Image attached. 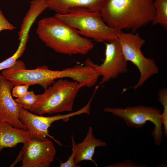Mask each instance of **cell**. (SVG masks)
<instances>
[{"instance_id": "cell-11", "label": "cell", "mask_w": 167, "mask_h": 167, "mask_svg": "<svg viewBox=\"0 0 167 167\" xmlns=\"http://www.w3.org/2000/svg\"><path fill=\"white\" fill-rule=\"evenodd\" d=\"M14 84L0 74V121H5L17 128L28 131L19 119L21 107L13 98Z\"/></svg>"}, {"instance_id": "cell-9", "label": "cell", "mask_w": 167, "mask_h": 167, "mask_svg": "<svg viewBox=\"0 0 167 167\" xmlns=\"http://www.w3.org/2000/svg\"><path fill=\"white\" fill-rule=\"evenodd\" d=\"M104 43L105 46V58L101 64L98 65L95 64L88 58L84 62V64L94 68L102 76L99 86L110 79L117 78L120 74L127 71V62L124 58L117 39Z\"/></svg>"}, {"instance_id": "cell-15", "label": "cell", "mask_w": 167, "mask_h": 167, "mask_svg": "<svg viewBox=\"0 0 167 167\" xmlns=\"http://www.w3.org/2000/svg\"><path fill=\"white\" fill-rule=\"evenodd\" d=\"M48 8L46 0H33L24 18L20 30L18 32V40L29 38L30 30L36 18Z\"/></svg>"}, {"instance_id": "cell-13", "label": "cell", "mask_w": 167, "mask_h": 167, "mask_svg": "<svg viewBox=\"0 0 167 167\" xmlns=\"http://www.w3.org/2000/svg\"><path fill=\"white\" fill-rule=\"evenodd\" d=\"M27 130L14 127L5 121H0V152L5 148H13L31 139Z\"/></svg>"}, {"instance_id": "cell-18", "label": "cell", "mask_w": 167, "mask_h": 167, "mask_svg": "<svg viewBox=\"0 0 167 167\" xmlns=\"http://www.w3.org/2000/svg\"><path fill=\"white\" fill-rule=\"evenodd\" d=\"M159 100L163 106V112L161 114L162 124L164 125V134L167 136V90L164 88L159 91Z\"/></svg>"}, {"instance_id": "cell-20", "label": "cell", "mask_w": 167, "mask_h": 167, "mask_svg": "<svg viewBox=\"0 0 167 167\" xmlns=\"http://www.w3.org/2000/svg\"><path fill=\"white\" fill-rule=\"evenodd\" d=\"M15 28L16 27L14 25L10 23L5 18L0 9V32L4 30H12Z\"/></svg>"}, {"instance_id": "cell-2", "label": "cell", "mask_w": 167, "mask_h": 167, "mask_svg": "<svg viewBox=\"0 0 167 167\" xmlns=\"http://www.w3.org/2000/svg\"><path fill=\"white\" fill-rule=\"evenodd\" d=\"M100 12L108 26L133 32L152 22L155 14L153 0H105Z\"/></svg>"}, {"instance_id": "cell-16", "label": "cell", "mask_w": 167, "mask_h": 167, "mask_svg": "<svg viewBox=\"0 0 167 167\" xmlns=\"http://www.w3.org/2000/svg\"><path fill=\"white\" fill-rule=\"evenodd\" d=\"M155 14L152 22L153 25L160 24L167 28V0H153Z\"/></svg>"}, {"instance_id": "cell-8", "label": "cell", "mask_w": 167, "mask_h": 167, "mask_svg": "<svg viewBox=\"0 0 167 167\" xmlns=\"http://www.w3.org/2000/svg\"><path fill=\"white\" fill-rule=\"evenodd\" d=\"M91 102L88 101L82 108L76 111L61 115L45 117L42 115H37L33 114L22 107L21 108L19 119L21 122L27 127L31 139L41 141H45L49 139L47 136L52 139L59 146L62 145L54 137L49 135L48 129L54 122L62 120L67 122L70 118L76 115L85 113H90Z\"/></svg>"}, {"instance_id": "cell-1", "label": "cell", "mask_w": 167, "mask_h": 167, "mask_svg": "<svg viewBox=\"0 0 167 167\" xmlns=\"http://www.w3.org/2000/svg\"><path fill=\"white\" fill-rule=\"evenodd\" d=\"M36 32L46 46L60 54L85 55L94 48L91 40L54 15L40 19Z\"/></svg>"}, {"instance_id": "cell-14", "label": "cell", "mask_w": 167, "mask_h": 167, "mask_svg": "<svg viewBox=\"0 0 167 167\" xmlns=\"http://www.w3.org/2000/svg\"><path fill=\"white\" fill-rule=\"evenodd\" d=\"M48 8L64 14L77 7L87 8L92 11L100 12L105 0H46Z\"/></svg>"}, {"instance_id": "cell-5", "label": "cell", "mask_w": 167, "mask_h": 167, "mask_svg": "<svg viewBox=\"0 0 167 167\" xmlns=\"http://www.w3.org/2000/svg\"><path fill=\"white\" fill-rule=\"evenodd\" d=\"M117 40L126 60L134 64L140 73L139 78L136 84L131 87L124 88L123 92L131 88L136 90L148 79L159 73L158 67L153 59L147 58L143 54L141 48L145 41L138 33H125L121 30Z\"/></svg>"}, {"instance_id": "cell-10", "label": "cell", "mask_w": 167, "mask_h": 167, "mask_svg": "<svg viewBox=\"0 0 167 167\" xmlns=\"http://www.w3.org/2000/svg\"><path fill=\"white\" fill-rule=\"evenodd\" d=\"M24 144L19 155L22 159V167L50 166L56 153L51 141L31 139Z\"/></svg>"}, {"instance_id": "cell-12", "label": "cell", "mask_w": 167, "mask_h": 167, "mask_svg": "<svg viewBox=\"0 0 167 167\" xmlns=\"http://www.w3.org/2000/svg\"><path fill=\"white\" fill-rule=\"evenodd\" d=\"M93 132L92 128L89 127L83 141L77 143H75L73 135L71 136L72 149L74 152V163L76 165H78L83 161H90L97 166L96 163L92 159L95 149L96 147H106L107 143L101 139L96 138Z\"/></svg>"}, {"instance_id": "cell-19", "label": "cell", "mask_w": 167, "mask_h": 167, "mask_svg": "<svg viewBox=\"0 0 167 167\" xmlns=\"http://www.w3.org/2000/svg\"><path fill=\"white\" fill-rule=\"evenodd\" d=\"M29 86L28 84L14 85L12 91V96L17 98L22 97L28 92Z\"/></svg>"}, {"instance_id": "cell-17", "label": "cell", "mask_w": 167, "mask_h": 167, "mask_svg": "<svg viewBox=\"0 0 167 167\" xmlns=\"http://www.w3.org/2000/svg\"><path fill=\"white\" fill-rule=\"evenodd\" d=\"M38 99V95H36L33 91H28L22 97L17 98L15 100L21 107L32 112Z\"/></svg>"}, {"instance_id": "cell-21", "label": "cell", "mask_w": 167, "mask_h": 167, "mask_svg": "<svg viewBox=\"0 0 167 167\" xmlns=\"http://www.w3.org/2000/svg\"><path fill=\"white\" fill-rule=\"evenodd\" d=\"M143 165H139L137 164L134 163L132 161L128 160L125 161L118 163L114 164L109 165L106 167H146V166Z\"/></svg>"}, {"instance_id": "cell-3", "label": "cell", "mask_w": 167, "mask_h": 167, "mask_svg": "<svg viewBox=\"0 0 167 167\" xmlns=\"http://www.w3.org/2000/svg\"><path fill=\"white\" fill-rule=\"evenodd\" d=\"M54 15L74 28L81 36L98 42L117 39L122 30L108 26L100 12L91 11L85 7L74 8L67 14L56 13Z\"/></svg>"}, {"instance_id": "cell-4", "label": "cell", "mask_w": 167, "mask_h": 167, "mask_svg": "<svg viewBox=\"0 0 167 167\" xmlns=\"http://www.w3.org/2000/svg\"><path fill=\"white\" fill-rule=\"evenodd\" d=\"M83 87L74 81L58 79L38 94V102L32 112L42 115L72 111L75 100Z\"/></svg>"}, {"instance_id": "cell-6", "label": "cell", "mask_w": 167, "mask_h": 167, "mask_svg": "<svg viewBox=\"0 0 167 167\" xmlns=\"http://www.w3.org/2000/svg\"><path fill=\"white\" fill-rule=\"evenodd\" d=\"M104 111L123 119L130 127L139 128L147 121L152 122L155 128L152 132L155 144L159 145L163 135L161 111L153 107L144 105L127 106L122 108L105 107Z\"/></svg>"}, {"instance_id": "cell-7", "label": "cell", "mask_w": 167, "mask_h": 167, "mask_svg": "<svg viewBox=\"0 0 167 167\" xmlns=\"http://www.w3.org/2000/svg\"><path fill=\"white\" fill-rule=\"evenodd\" d=\"M1 74L14 85L28 84L30 86L38 84L44 90L62 76L60 70H50L47 66L28 69L24 62L18 60L11 66L2 70Z\"/></svg>"}, {"instance_id": "cell-22", "label": "cell", "mask_w": 167, "mask_h": 167, "mask_svg": "<svg viewBox=\"0 0 167 167\" xmlns=\"http://www.w3.org/2000/svg\"><path fill=\"white\" fill-rule=\"evenodd\" d=\"M75 153L74 150L72 149V153L69 156L68 160L64 163L61 162L60 165V167H79L80 165H76L74 163Z\"/></svg>"}]
</instances>
